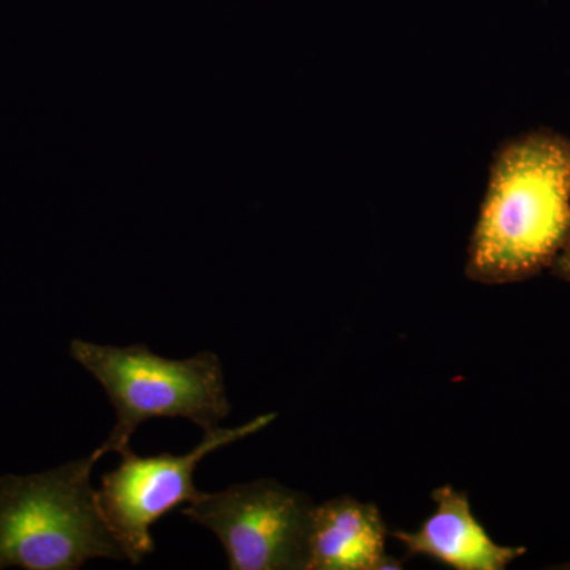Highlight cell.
<instances>
[{"label": "cell", "instance_id": "6da1fadb", "mask_svg": "<svg viewBox=\"0 0 570 570\" xmlns=\"http://www.w3.org/2000/svg\"><path fill=\"white\" fill-rule=\"evenodd\" d=\"M570 232V138L530 130L502 142L468 249L478 283H519L551 268Z\"/></svg>", "mask_w": 570, "mask_h": 570}, {"label": "cell", "instance_id": "7a4b0ae2", "mask_svg": "<svg viewBox=\"0 0 570 570\" xmlns=\"http://www.w3.org/2000/svg\"><path fill=\"white\" fill-rule=\"evenodd\" d=\"M102 456L97 449L41 474L0 478V569L77 570L96 558L127 560L91 485Z\"/></svg>", "mask_w": 570, "mask_h": 570}, {"label": "cell", "instance_id": "3957f363", "mask_svg": "<svg viewBox=\"0 0 570 570\" xmlns=\"http://www.w3.org/2000/svg\"><path fill=\"white\" fill-rule=\"evenodd\" d=\"M70 355L107 393L116 425L100 445L102 455L130 449L135 430L146 420L186 419L205 431L230 415L224 370L212 351L171 360L145 344L116 347L73 340Z\"/></svg>", "mask_w": 570, "mask_h": 570}, {"label": "cell", "instance_id": "277c9868", "mask_svg": "<svg viewBox=\"0 0 570 570\" xmlns=\"http://www.w3.org/2000/svg\"><path fill=\"white\" fill-rule=\"evenodd\" d=\"M314 502L273 479L202 493L186 519L217 535L232 570H306Z\"/></svg>", "mask_w": 570, "mask_h": 570}, {"label": "cell", "instance_id": "5b68a950", "mask_svg": "<svg viewBox=\"0 0 570 570\" xmlns=\"http://www.w3.org/2000/svg\"><path fill=\"white\" fill-rule=\"evenodd\" d=\"M275 419V412H269L242 426L206 431L204 441L186 455L140 456L130 449L124 450L121 464L104 475L96 498L105 523L122 547L127 561L140 564L156 549L154 523L200 497L194 472L202 460L225 445L253 436Z\"/></svg>", "mask_w": 570, "mask_h": 570}, {"label": "cell", "instance_id": "8992f818", "mask_svg": "<svg viewBox=\"0 0 570 570\" xmlns=\"http://www.w3.org/2000/svg\"><path fill=\"white\" fill-rule=\"evenodd\" d=\"M436 510L419 531H395L411 557L433 558L456 570H504L527 553L524 547L499 546L475 519L464 491L442 485L433 491Z\"/></svg>", "mask_w": 570, "mask_h": 570}, {"label": "cell", "instance_id": "52a82bcc", "mask_svg": "<svg viewBox=\"0 0 570 570\" xmlns=\"http://www.w3.org/2000/svg\"><path fill=\"white\" fill-rule=\"evenodd\" d=\"M389 530L371 502L340 497L314 505L306 570L401 569L385 551Z\"/></svg>", "mask_w": 570, "mask_h": 570}, {"label": "cell", "instance_id": "ba28073f", "mask_svg": "<svg viewBox=\"0 0 570 570\" xmlns=\"http://www.w3.org/2000/svg\"><path fill=\"white\" fill-rule=\"evenodd\" d=\"M551 272L554 273L561 279L569 281L570 283V232L568 239H566L564 246L554 258L553 265H551Z\"/></svg>", "mask_w": 570, "mask_h": 570}]
</instances>
